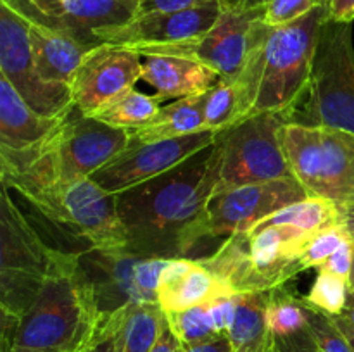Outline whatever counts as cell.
<instances>
[{"label":"cell","instance_id":"6da1fadb","mask_svg":"<svg viewBox=\"0 0 354 352\" xmlns=\"http://www.w3.org/2000/svg\"><path fill=\"white\" fill-rule=\"evenodd\" d=\"M218 175L220 147L214 144L176 168L118 193L127 248L152 257H182L183 235L214 193Z\"/></svg>","mask_w":354,"mask_h":352},{"label":"cell","instance_id":"7a4b0ae2","mask_svg":"<svg viewBox=\"0 0 354 352\" xmlns=\"http://www.w3.org/2000/svg\"><path fill=\"white\" fill-rule=\"evenodd\" d=\"M0 317V352H85L100 316L80 252L62 254L23 316Z\"/></svg>","mask_w":354,"mask_h":352},{"label":"cell","instance_id":"3957f363","mask_svg":"<svg viewBox=\"0 0 354 352\" xmlns=\"http://www.w3.org/2000/svg\"><path fill=\"white\" fill-rule=\"evenodd\" d=\"M128 130H118L73 107L47 138L26 150H0V179L92 178L130 144Z\"/></svg>","mask_w":354,"mask_h":352},{"label":"cell","instance_id":"277c9868","mask_svg":"<svg viewBox=\"0 0 354 352\" xmlns=\"http://www.w3.org/2000/svg\"><path fill=\"white\" fill-rule=\"evenodd\" d=\"M310 237L282 224L251 228L196 261L206 266L232 295L273 290L303 271L299 259Z\"/></svg>","mask_w":354,"mask_h":352},{"label":"cell","instance_id":"5b68a950","mask_svg":"<svg viewBox=\"0 0 354 352\" xmlns=\"http://www.w3.org/2000/svg\"><path fill=\"white\" fill-rule=\"evenodd\" d=\"M19 193L33 209L92 248L114 251L128 247V237L118 216L116 195L106 192L92 178L10 179L2 183Z\"/></svg>","mask_w":354,"mask_h":352},{"label":"cell","instance_id":"8992f818","mask_svg":"<svg viewBox=\"0 0 354 352\" xmlns=\"http://www.w3.org/2000/svg\"><path fill=\"white\" fill-rule=\"evenodd\" d=\"M280 144L294 179L308 197L341 207L354 204V133L289 121L280 130Z\"/></svg>","mask_w":354,"mask_h":352},{"label":"cell","instance_id":"52a82bcc","mask_svg":"<svg viewBox=\"0 0 354 352\" xmlns=\"http://www.w3.org/2000/svg\"><path fill=\"white\" fill-rule=\"evenodd\" d=\"M2 185L0 199V313L21 317L64 251L41 240Z\"/></svg>","mask_w":354,"mask_h":352},{"label":"cell","instance_id":"ba28073f","mask_svg":"<svg viewBox=\"0 0 354 352\" xmlns=\"http://www.w3.org/2000/svg\"><path fill=\"white\" fill-rule=\"evenodd\" d=\"M327 19L325 6L286 26H268L265 68L254 116L261 113L290 114L303 93L308 92L318 37Z\"/></svg>","mask_w":354,"mask_h":352},{"label":"cell","instance_id":"9c48e42d","mask_svg":"<svg viewBox=\"0 0 354 352\" xmlns=\"http://www.w3.org/2000/svg\"><path fill=\"white\" fill-rule=\"evenodd\" d=\"M306 197V190L294 178L213 193L199 217L187 228L180 244V255L194 259L197 248L206 242L218 238L225 242L234 235L249 231L259 221Z\"/></svg>","mask_w":354,"mask_h":352},{"label":"cell","instance_id":"30bf717a","mask_svg":"<svg viewBox=\"0 0 354 352\" xmlns=\"http://www.w3.org/2000/svg\"><path fill=\"white\" fill-rule=\"evenodd\" d=\"M290 114L261 113L218 133L220 175L214 193L254 183L292 179L280 144V130Z\"/></svg>","mask_w":354,"mask_h":352},{"label":"cell","instance_id":"8fae6325","mask_svg":"<svg viewBox=\"0 0 354 352\" xmlns=\"http://www.w3.org/2000/svg\"><path fill=\"white\" fill-rule=\"evenodd\" d=\"M310 124L354 133L353 23L325 21L308 85Z\"/></svg>","mask_w":354,"mask_h":352},{"label":"cell","instance_id":"7c38bea8","mask_svg":"<svg viewBox=\"0 0 354 352\" xmlns=\"http://www.w3.org/2000/svg\"><path fill=\"white\" fill-rule=\"evenodd\" d=\"M169 259L138 254L130 248L88 247L80 252V264L92 283L100 323L138 304H158L161 271Z\"/></svg>","mask_w":354,"mask_h":352},{"label":"cell","instance_id":"4fadbf2b","mask_svg":"<svg viewBox=\"0 0 354 352\" xmlns=\"http://www.w3.org/2000/svg\"><path fill=\"white\" fill-rule=\"evenodd\" d=\"M263 7L232 6L221 0V14L214 26L190 40L169 45L133 48L142 57L175 55L192 59L214 69L221 78H232L248 62L261 26Z\"/></svg>","mask_w":354,"mask_h":352},{"label":"cell","instance_id":"5bb4252c","mask_svg":"<svg viewBox=\"0 0 354 352\" xmlns=\"http://www.w3.org/2000/svg\"><path fill=\"white\" fill-rule=\"evenodd\" d=\"M0 76L44 116H59L73 107L69 86L47 81L38 71L26 21L9 0H0Z\"/></svg>","mask_w":354,"mask_h":352},{"label":"cell","instance_id":"9a60e30c","mask_svg":"<svg viewBox=\"0 0 354 352\" xmlns=\"http://www.w3.org/2000/svg\"><path fill=\"white\" fill-rule=\"evenodd\" d=\"M216 140L218 133L209 130L151 144L130 140V144L99 169L92 179L106 192L118 195L176 168L192 155L216 144Z\"/></svg>","mask_w":354,"mask_h":352},{"label":"cell","instance_id":"2e32d148","mask_svg":"<svg viewBox=\"0 0 354 352\" xmlns=\"http://www.w3.org/2000/svg\"><path fill=\"white\" fill-rule=\"evenodd\" d=\"M144 57L127 45L99 43L90 48L69 79L73 106L85 116L135 88Z\"/></svg>","mask_w":354,"mask_h":352},{"label":"cell","instance_id":"e0dca14e","mask_svg":"<svg viewBox=\"0 0 354 352\" xmlns=\"http://www.w3.org/2000/svg\"><path fill=\"white\" fill-rule=\"evenodd\" d=\"M23 16L54 30L64 31L86 45H99L93 33L102 28L120 26L135 17L138 0H50L28 3L9 0Z\"/></svg>","mask_w":354,"mask_h":352},{"label":"cell","instance_id":"ac0fdd59","mask_svg":"<svg viewBox=\"0 0 354 352\" xmlns=\"http://www.w3.org/2000/svg\"><path fill=\"white\" fill-rule=\"evenodd\" d=\"M221 14V0L196 9L175 12H152L128 23L102 28L93 33L99 43L127 45L130 48L169 45L190 40L214 26Z\"/></svg>","mask_w":354,"mask_h":352},{"label":"cell","instance_id":"d6986e66","mask_svg":"<svg viewBox=\"0 0 354 352\" xmlns=\"http://www.w3.org/2000/svg\"><path fill=\"white\" fill-rule=\"evenodd\" d=\"M268 26L261 21L258 38L244 68L232 78H221L206 92L204 124L206 130L221 133L254 116L265 68V41Z\"/></svg>","mask_w":354,"mask_h":352},{"label":"cell","instance_id":"ffe728a7","mask_svg":"<svg viewBox=\"0 0 354 352\" xmlns=\"http://www.w3.org/2000/svg\"><path fill=\"white\" fill-rule=\"evenodd\" d=\"M220 295H232L223 283L199 261L175 257L166 262L158 286V304L162 313H178Z\"/></svg>","mask_w":354,"mask_h":352},{"label":"cell","instance_id":"44dd1931","mask_svg":"<svg viewBox=\"0 0 354 352\" xmlns=\"http://www.w3.org/2000/svg\"><path fill=\"white\" fill-rule=\"evenodd\" d=\"M69 110L59 116L37 113L17 90L0 76V150L19 152L40 144L61 124Z\"/></svg>","mask_w":354,"mask_h":352},{"label":"cell","instance_id":"7402d4cb","mask_svg":"<svg viewBox=\"0 0 354 352\" xmlns=\"http://www.w3.org/2000/svg\"><path fill=\"white\" fill-rule=\"evenodd\" d=\"M220 79L214 69L175 55H147L142 64V81L149 83L161 100L203 95Z\"/></svg>","mask_w":354,"mask_h":352},{"label":"cell","instance_id":"603a6c76","mask_svg":"<svg viewBox=\"0 0 354 352\" xmlns=\"http://www.w3.org/2000/svg\"><path fill=\"white\" fill-rule=\"evenodd\" d=\"M23 17L26 21L33 57L40 75L47 81L68 85L73 72L76 71L86 52L95 45H86L73 38L71 35L64 33V31L45 26V24L30 19L26 16Z\"/></svg>","mask_w":354,"mask_h":352},{"label":"cell","instance_id":"cb8c5ba5","mask_svg":"<svg viewBox=\"0 0 354 352\" xmlns=\"http://www.w3.org/2000/svg\"><path fill=\"white\" fill-rule=\"evenodd\" d=\"M204 99L206 93L183 97L161 107L154 119L144 126L128 131L130 138L140 144H151V141L171 140V138L207 131L204 124Z\"/></svg>","mask_w":354,"mask_h":352},{"label":"cell","instance_id":"d4e9b609","mask_svg":"<svg viewBox=\"0 0 354 352\" xmlns=\"http://www.w3.org/2000/svg\"><path fill=\"white\" fill-rule=\"evenodd\" d=\"M270 290L235 295L237 311L228 338L234 352H273V333L266 321Z\"/></svg>","mask_w":354,"mask_h":352},{"label":"cell","instance_id":"484cf974","mask_svg":"<svg viewBox=\"0 0 354 352\" xmlns=\"http://www.w3.org/2000/svg\"><path fill=\"white\" fill-rule=\"evenodd\" d=\"M344 223L342 216V207L335 202L320 197H306V199L294 202L283 209L277 211L266 219L259 221L252 228H266V226H290L296 230L304 231L308 235H313L317 231L324 230L327 226Z\"/></svg>","mask_w":354,"mask_h":352},{"label":"cell","instance_id":"4316f807","mask_svg":"<svg viewBox=\"0 0 354 352\" xmlns=\"http://www.w3.org/2000/svg\"><path fill=\"white\" fill-rule=\"evenodd\" d=\"M161 102L158 95H145L144 92L131 88L109 100L90 116L118 130L130 131L154 119L161 110Z\"/></svg>","mask_w":354,"mask_h":352},{"label":"cell","instance_id":"83f0119b","mask_svg":"<svg viewBox=\"0 0 354 352\" xmlns=\"http://www.w3.org/2000/svg\"><path fill=\"white\" fill-rule=\"evenodd\" d=\"M165 313L159 304L128 307L120 331L118 352H149L158 338Z\"/></svg>","mask_w":354,"mask_h":352},{"label":"cell","instance_id":"f1b7e54d","mask_svg":"<svg viewBox=\"0 0 354 352\" xmlns=\"http://www.w3.org/2000/svg\"><path fill=\"white\" fill-rule=\"evenodd\" d=\"M266 321L273 337H286L304 330L308 321L304 297L290 289L289 283L270 290Z\"/></svg>","mask_w":354,"mask_h":352},{"label":"cell","instance_id":"f546056e","mask_svg":"<svg viewBox=\"0 0 354 352\" xmlns=\"http://www.w3.org/2000/svg\"><path fill=\"white\" fill-rule=\"evenodd\" d=\"M165 317L182 345L199 344L221 335L214 328L207 302L178 313H165Z\"/></svg>","mask_w":354,"mask_h":352},{"label":"cell","instance_id":"4dcf8cb0","mask_svg":"<svg viewBox=\"0 0 354 352\" xmlns=\"http://www.w3.org/2000/svg\"><path fill=\"white\" fill-rule=\"evenodd\" d=\"M348 293V280L318 269L317 278H315L313 285H311L308 295H304V299L310 306L328 314V316H341L346 307Z\"/></svg>","mask_w":354,"mask_h":352},{"label":"cell","instance_id":"1f68e13d","mask_svg":"<svg viewBox=\"0 0 354 352\" xmlns=\"http://www.w3.org/2000/svg\"><path fill=\"white\" fill-rule=\"evenodd\" d=\"M351 240V235L346 230L344 223L334 224V226H327L324 230L317 231L308 238L306 245L301 254V268L311 269V268H320L342 244Z\"/></svg>","mask_w":354,"mask_h":352},{"label":"cell","instance_id":"d6a6232c","mask_svg":"<svg viewBox=\"0 0 354 352\" xmlns=\"http://www.w3.org/2000/svg\"><path fill=\"white\" fill-rule=\"evenodd\" d=\"M304 304H306L308 314L306 330L310 331V335L317 342L322 352H354L349 340L339 330L332 316L315 309L313 306L306 302V299H304Z\"/></svg>","mask_w":354,"mask_h":352},{"label":"cell","instance_id":"836d02e7","mask_svg":"<svg viewBox=\"0 0 354 352\" xmlns=\"http://www.w3.org/2000/svg\"><path fill=\"white\" fill-rule=\"evenodd\" d=\"M325 6L327 0H268L263 6L261 21L272 28L286 26L310 14L317 7Z\"/></svg>","mask_w":354,"mask_h":352},{"label":"cell","instance_id":"e575fe53","mask_svg":"<svg viewBox=\"0 0 354 352\" xmlns=\"http://www.w3.org/2000/svg\"><path fill=\"white\" fill-rule=\"evenodd\" d=\"M127 309L114 314L109 320L99 324L95 340L92 342L85 352H118V344H120V331L123 324V317Z\"/></svg>","mask_w":354,"mask_h":352},{"label":"cell","instance_id":"d590c367","mask_svg":"<svg viewBox=\"0 0 354 352\" xmlns=\"http://www.w3.org/2000/svg\"><path fill=\"white\" fill-rule=\"evenodd\" d=\"M207 306H209L211 320H213L218 333L228 335L232 323L235 320V311H237L235 295H220L211 300V302H207Z\"/></svg>","mask_w":354,"mask_h":352},{"label":"cell","instance_id":"8d00e7d4","mask_svg":"<svg viewBox=\"0 0 354 352\" xmlns=\"http://www.w3.org/2000/svg\"><path fill=\"white\" fill-rule=\"evenodd\" d=\"M213 2H218V0H138L135 17L152 12H175V10L196 9V7H203Z\"/></svg>","mask_w":354,"mask_h":352},{"label":"cell","instance_id":"74e56055","mask_svg":"<svg viewBox=\"0 0 354 352\" xmlns=\"http://www.w3.org/2000/svg\"><path fill=\"white\" fill-rule=\"evenodd\" d=\"M273 352H322L317 342L310 335V331L304 330L297 333L286 335V337H275L273 340Z\"/></svg>","mask_w":354,"mask_h":352},{"label":"cell","instance_id":"f35d334b","mask_svg":"<svg viewBox=\"0 0 354 352\" xmlns=\"http://www.w3.org/2000/svg\"><path fill=\"white\" fill-rule=\"evenodd\" d=\"M353 247H354V240H348L346 244H342L324 264L320 266V271H327L332 273L335 276H341V278L348 280L349 273H351V266H353Z\"/></svg>","mask_w":354,"mask_h":352},{"label":"cell","instance_id":"ab89813d","mask_svg":"<svg viewBox=\"0 0 354 352\" xmlns=\"http://www.w3.org/2000/svg\"><path fill=\"white\" fill-rule=\"evenodd\" d=\"M180 351H182V344H180L178 338H176L175 333L171 331L166 317L162 316L158 338H156L154 345H152L149 352H180Z\"/></svg>","mask_w":354,"mask_h":352},{"label":"cell","instance_id":"60d3db41","mask_svg":"<svg viewBox=\"0 0 354 352\" xmlns=\"http://www.w3.org/2000/svg\"><path fill=\"white\" fill-rule=\"evenodd\" d=\"M180 352H234L228 335H216L209 340L199 342L192 345H182Z\"/></svg>","mask_w":354,"mask_h":352},{"label":"cell","instance_id":"b9f144b4","mask_svg":"<svg viewBox=\"0 0 354 352\" xmlns=\"http://www.w3.org/2000/svg\"><path fill=\"white\" fill-rule=\"evenodd\" d=\"M328 21L354 23V0H327Z\"/></svg>","mask_w":354,"mask_h":352},{"label":"cell","instance_id":"7bdbcfd3","mask_svg":"<svg viewBox=\"0 0 354 352\" xmlns=\"http://www.w3.org/2000/svg\"><path fill=\"white\" fill-rule=\"evenodd\" d=\"M332 320L335 321V324H337V326H339V330H341L342 333H344V337L348 338L349 344H351V347L354 349V326H353V324L349 323V321L346 320V317H342V316H332Z\"/></svg>","mask_w":354,"mask_h":352},{"label":"cell","instance_id":"ee69618b","mask_svg":"<svg viewBox=\"0 0 354 352\" xmlns=\"http://www.w3.org/2000/svg\"><path fill=\"white\" fill-rule=\"evenodd\" d=\"M342 216H344V226L349 231L351 238L354 240V204L348 207H342Z\"/></svg>","mask_w":354,"mask_h":352},{"label":"cell","instance_id":"f6af8a7d","mask_svg":"<svg viewBox=\"0 0 354 352\" xmlns=\"http://www.w3.org/2000/svg\"><path fill=\"white\" fill-rule=\"evenodd\" d=\"M341 316L346 317V320H348L349 323H351L354 326V292H351V290H349V293H348L346 307H344V311H342Z\"/></svg>","mask_w":354,"mask_h":352},{"label":"cell","instance_id":"bcb514c9","mask_svg":"<svg viewBox=\"0 0 354 352\" xmlns=\"http://www.w3.org/2000/svg\"><path fill=\"white\" fill-rule=\"evenodd\" d=\"M225 2L241 7H263L268 0H225Z\"/></svg>","mask_w":354,"mask_h":352},{"label":"cell","instance_id":"7dc6e473","mask_svg":"<svg viewBox=\"0 0 354 352\" xmlns=\"http://www.w3.org/2000/svg\"><path fill=\"white\" fill-rule=\"evenodd\" d=\"M348 286L351 292H354V247H353V266H351V273H349V278H348Z\"/></svg>","mask_w":354,"mask_h":352},{"label":"cell","instance_id":"c3c4849f","mask_svg":"<svg viewBox=\"0 0 354 352\" xmlns=\"http://www.w3.org/2000/svg\"><path fill=\"white\" fill-rule=\"evenodd\" d=\"M28 3H41V2H50V0H24Z\"/></svg>","mask_w":354,"mask_h":352}]
</instances>
